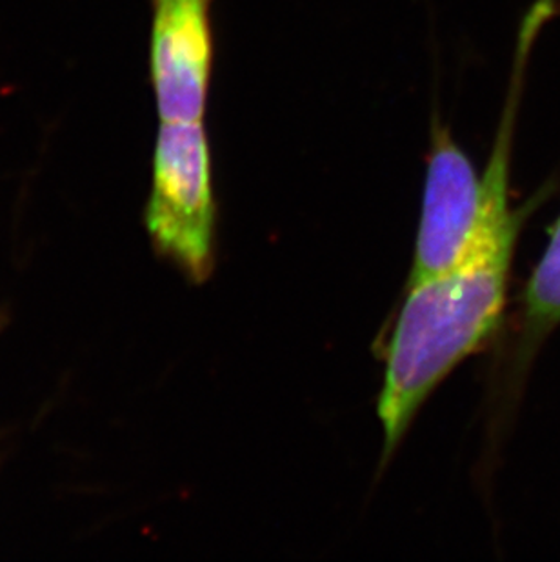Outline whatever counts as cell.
Wrapping results in <instances>:
<instances>
[{"label":"cell","instance_id":"obj_1","mask_svg":"<svg viewBox=\"0 0 560 562\" xmlns=\"http://www.w3.org/2000/svg\"><path fill=\"white\" fill-rule=\"evenodd\" d=\"M528 69V59H513L503 113L482 176L481 223L470 248L445 273L407 284L388 342L379 398L387 461L435 387L497 334L520 234L556 191V182H546L520 206L509 202L513 146Z\"/></svg>","mask_w":560,"mask_h":562},{"label":"cell","instance_id":"obj_2","mask_svg":"<svg viewBox=\"0 0 560 562\" xmlns=\"http://www.w3.org/2000/svg\"><path fill=\"white\" fill-rule=\"evenodd\" d=\"M144 221L155 250L190 281H206L213 270L215 195L204 121L160 123Z\"/></svg>","mask_w":560,"mask_h":562},{"label":"cell","instance_id":"obj_3","mask_svg":"<svg viewBox=\"0 0 560 562\" xmlns=\"http://www.w3.org/2000/svg\"><path fill=\"white\" fill-rule=\"evenodd\" d=\"M482 207V177L439 113H434L410 284L440 276L462 259L481 223Z\"/></svg>","mask_w":560,"mask_h":562},{"label":"cell","instance_id":"obj_4","mask_svg":"<svg viewBox=\"0 0 560 562\" xmlns=\"http://www.w3.org/2000/svg\"><path fill=\"white\" fill-rule=\"evenodd\" d=\"M213 0H152L149 79L160 123L204 121L212 85Z\"/></svg>","mask_w":560,"mask_h":562},{"label":"cell","instance_id":"obj_5","mask_svg":"<svg viewBox=\"0 0 560 562\" xmlns=\"http://www.w3.org/2000/svg\"><path fill=\"white\" fill-rule=\"evenodd\" d=\"M560 326V217L550 229V240L540 255L518 299L515 364L528 368L540 345Z\"/></svg>","mask_w":560,"mask_h":562}]
</instances>
